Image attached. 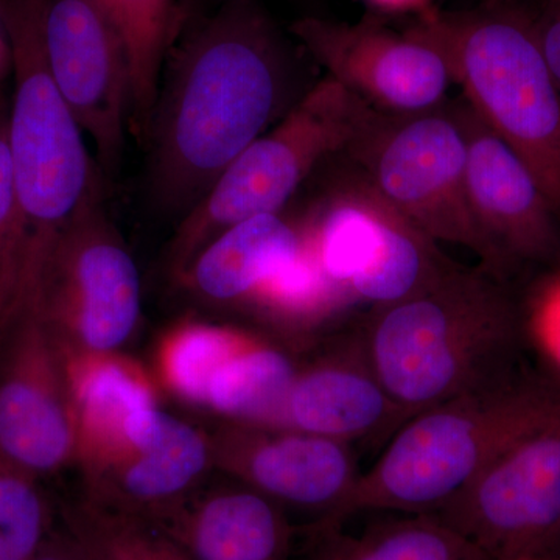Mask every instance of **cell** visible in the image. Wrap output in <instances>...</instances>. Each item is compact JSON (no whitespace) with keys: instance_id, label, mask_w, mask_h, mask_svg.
Masks as SVG:
<instances>
[{"instance_id":"32","label":"cell","mask_w":560,"mask_h":560,"mask_svg":"<svg viewBox=\"0 0 560 560\" xmlns=\"http://www.w3.org/2000/svg\"><path fill=\"white\" fill-rule=\"evenodd\" d=\"M223 2L224 0H178V35L191 21L202 16V14L209 13L210 10L215 9V7H219L220 3ZM176 38H178V36H176Z\"/></svg>"},{"instance_id":"33","label":"cell","mask_w":560,"mask_h":560,"mask_svg":"<svg viewBox=\"0 0 560 560\" xmlns=\"http://www.w3.org/2000/svg\"><path fill=\"white\" fill-rule=\"evenodd\" d=\"M544 556H548V558H560V523L555 537H552L550 547H548V550Z\"/></svg>"},{"instance_id":"28","label":"cell","mask_w":560,"mask_h":560,"mask_svg":"<svg viewBox=\"0 0 560 560\" xmlns=\"http://www.w3.org/2000/svg\"><path fill=\"white\" fill-rule=\"evenodd\" d=\"M522 334L560 382V264L541 276L521 305Z\"/></svg>"},{"instance_id":"35","label":"cell","mask_w":560,"mask_h":560,"mask_svg":"<svg viewBox=\"0 0 560 560\" xmlns=\"http://www.w3.org/2000/svg\"><path fill=\"white\" fill-rule=\"evenodd\" d=\"M7 47L3 39L0 38V68H2L3 61H5Z\"/></svg>"},{"instance_id":"4","label":"cell","mask_w":560,"mask_h":560,"mask_svg":"<svg viewBox=\"0 0 560 560\" xmlns=\"http://www.w3.org/2000/svg\"><path fill=\"white\" fill-rule=\"evenodd\" d=\"M47 3L9 0L5 5L14 68L9 142L24 232L20 313L38 301L40 280L62 232L103 187L101 167L47 66Z\"/></svg>"},{"instance_id":"14","label":"cell","mask_w":560,"mask_h":560,"mask_svg":"<svg viewBox=\"0 0 560 560\" xmlns=\"http://www.w3.org/2000/svg\"><path fill=\"white\" fill-rule=\"evenodd\" d=\"M0 456L39 478L77 463L65 355L38 312L21 313L0 346Z\"/></svg>"},{"instance_id":"10","label":"cell","mask_w":560,"mask_h":560,"mask_svg":"<svg viewBox=\"0 0 560 560\" xmlns=\"http://www.w3.org/2000/svg\"><path fill=\"white\" fill-rule=\"evenodd\" d=\"M433 515L490 560L544 556L560 523V412L514 442Z\"/></svg>"},{"instance_id":"1","label":"cell","mask_w":560,"mask_h":560,"mask_svg":"<svg viewBox=\"0 0 560 560\" xmlns=\"http://www.w3.org/2000/svg\"><path fill=\"white\" fill-rule=\"evenodd\" d=\"M282 33L250 0L187 24L162 73L149 131L151 197L180 220L298 101Z\"/></svg>"},{"instance_id":"26","label":"cell","mask_w":560,"mask_h":560,"mask_svg":"<svg viewBox=\"0 0 560 560\" xmlns=\"http://www.w3.org/2000/svg\"><path fill=\"white\" fill-rule=\"evenodd\" d=\"M43 478L0 456V560L31 559L57 525Z\"/></svg>"},{"instance_id":"22","label":"cell","mask_w":560,"mask_h":560,"mask_svg":"<svg viewBox=\"0 0 560 560\" xmlns=\"http://www.w3.org/2000/svg\"><path fill=\"white\" fill-rule=\"evenodd\" d=\"M116 24L131 70L130 135L147 142L165 61L179 28L178 0H101Z\"/></svg>"},{"instance_id":"34","label":"cell","mask_w":560,"mask_h":560,"mask_svg":"<svg viewBox=\"0 0 560 560\" xmlns=\"http://www.w3.org/2000/svg\"><path fill=\"white\" fill-rule=\"evenodd\" d=\"M510 560H560V558H548V556H522Z\"/></svg>"},{"instance_id":"5","label":"cell","mask_w":560,"mask_h":560,"mask_svg":"<svg viewBox=\"0 0 560 560\" xmlns=\"http://www.w3.org/2000/svg\"><path fill=\"white\" fill-rule=\"evenodd\" d=\"M407 32L440 51L464 101L529 165L560 217V86L533 14L511 0H488L438 9Z\"/></svg>"},{"instance_id":"15","label":"cell","mask_w":560,"mask_h":560,"mask_svg":"<svg viewBox=\"0 0 560 560\" xmlns=\"http://www.w3.org/2000/svg\"><path fill=\"white\" fill-rule=\"evenodd\" d=\"M213 470L283 510L311 512L324 525L359 480L350 444L289 429L224 422L210 431Z\"/></svg>"},{"instance_id":"24","label":"cell","mask_w":560,"mask_h":560,"mask_svg":"<svg viewBox=\"0 0 560 560\" xmlns=\"http://www.w3.org/2000/svg\"><path fill=\"white\" fill-rule=\"evenodd\" d=\"M60 517L84 560H191L153 522L105 506L81 492L61 504Z\"/></svg>"},{"instance_id":"19","label":"cell","mask_w":560,"mask_h":560,"mask_svg":"<svg viewBox=\"0 0 560 560\" xmlns=\"http://www.w3.org/2000/svg\"><path fill=\"white\" fill-rule=\"evenodd\" d=\"M210 470L208 431L162 411L150 436L127 458L83 481L81 493L154 522L201 488Z\"/></svg>"},{"instance_id":"31","label":"cell","mask_w":560,"mask_h":560,"mask_svg":"<svg viewBox=\"0 0 560 560\" xmlns=\"http://www.w3.org/2000/svg\"><path fill=\"white\" fill-rule=\"evenodd\" d=\"M370 9L390 16H429L438 10L434 0H363Z\"/></svg>"},{"instance_id":"23","label":"cell","mask_w":560,"mask_h":560,"mask_svg":"<svg viewBox=\"0 0 560 560\" xmlns=\"http://www.w3.org/2000/svg\"><path fill=\"white\" fill-rule=\"evenodd\" d=\"M313 560H490L480 547L433 514L371 525L360 536L315 530Z\"/></svg>"},{"instance_id":"17","label":"cell","mask_w":560,"mask_h":560,"mask_svg":"<svg viewBox=\"0 0 560 560\" xmlns=\"http://www.w3.org/2000/svg\"><path fill=\"white\" fill-rule=\"evenodd\" d=\"M65 361L77 422L75 464L90 480L142 444L162 408L147 372L121 352Z\"/></svg>"},{"instance_id":"12","label":"cell","mask_w":560,"mask_h":560,"mask_svg":"<svg viewBox=\"0 0 560 560\" xmlns=\"http://www.w3.org/2000/svg\"><path fill=\"white\" fill-rule=\"evenodd\" d=\"M466 139L467 198L489 250V272L504 280L529 265L560 261V217L529 165L470 108L452 102Z\"/></svg>"},{"instance_id":"8","label":"cell","mask_w":560,"mask_h":560,"mask_svg":"<svg viewBox=\"0 0 560 560\" xmlns=\"http://www.w3.org/2000/svg\"><path fill=\"white\" fill-rule=\"evenodd\" d=\"M342 156L434 242L464 246L489 271L488 246L467 198L466 139L452 102L410 116L375 110Z\"/></svg>"},{"instance_id":"29","label":"cell","mask_w":560,"mask_h":560,"mask_svg":"<svg viewBox=\"0 0 560 560\" xmlns=\"http://www.w3.org/2000/svg\"><path fill=\"white\" fill-rule=\"evenodd\" d=\"M530 14L545 60L560 86V0H544L539 13Z\"/></svg>"},{"instance_id":"11","label":"cell","mask_w":560,"mask_h":560,"mask_svg":"<svg viewBox=\"0 0 560 560\" xmlns=\"http://www.w3.org/2000/svg\"><path fill=\"white\" fill-rule=\"evenodd\" d=\"M46 55L51 79L97 153L102 173L119 168L131 120L127 47L101 0H49Z\"/></svg>"},{"instance_id":"30","label":"cell","mask_w":560,"mask_h":560,"mask_svg":"<svg viewBox=\"0 0 560 560\" xmlns=\"http://www.w3.org/2000/svg\"><path fill=\"white\" fill-rule=\"evenodd\" d=\"M27 560H84L77 541L65 526H57L49 539Z\"/></svg>"},{"instance_id":"7","label":"cell","mask_w":560,"mask_h":560,"mask_svg":"<svg viewBox=\"0 0 560 560\" xmlns=\"http://www.w3.org/2000/svg\"><path fill=\"white\" fill-rule=\"evenodd\" d=\"M374 114V108L330 77L312 84L179 221L168 246L173 276L221 232L289 208L313 173L342 156Z\"/></svg>"},{"instance_id":"25","label":"cell","mask_w":560,"mask_h":560,"mask_svg":"<svg viewBox=\"0 0 560 560\" xmlns=\"http://www.w3.org/2000/svg\"><path fill=\"white\" fill-rule=\"evenodd\" d=\"M248 331L205 320H184L172 327L158 349L162 385L178 399L201 408L210 378Z\"/></svg>"},{"instance_id":"2","label":"cell","mask_w":560,"mask_h":560,"mask_svg":"<svg viewBox=\"0 0 560 560\" xmlns=\"http://www.w3.org/2000/svg\"><path fill=\"white\" fill-rule=\"evenodd\" d=\"M372 371L408 418L508 374L523 337L504 280L453 264L429 285L355 324Z\"/></svg>"},{"instance_id":"13","label":"cell","mask_w":560,"mask_h":560,"mask_svg":"<svg viewBox=\"0 0 560 560\" xmlns=\"http://www.w3.org/2000/svg\"><path fill=\"white\" fill-rule=\"evenodd\" d=\"M290 32L327 77L378 113L410 116L440 108L455 84L440 51L375 18L348 24L308 16Z\"/></svg>"},{"instance_id":"21","label":"cell","mask_w":560,"mask_h":560,"mask_svg":"<svg viewBox=\"0 0 560 560\" xmlns=\"http://www.w3.org/2000/svg\"><path fill=\"white\" fill-rule=\"evenodd\" d=\"M298 370L289 349L248 331L210 378L201 408L224 422L279 429Z\"/></svg>"},{"instance_id":"18","label":"cell","mask_w":560,"mask_h":560,"mask_svg":"<svg viewBox=\"0 0 560 560\" xmlns=\"http://www.w3.org/2000/svg\"><path fill=\"white\" fill-rule=\"evenodd\" d=\"M231 481L205 482L154 525L191 560H291L294 529L285 510Z\"/></svg>"},{"instance_id":"6","label":"cell","mask_w":560,"mask_h":560,"mask_svg":"<svg viewBox=\"0 0 560 560\" xmlns=\"http://www.w3.org/2000/svg\"><path fill=\"white\" fill-rule=\"evenodd\" d=\"M296 213L302 259L340 320L411 296L452 264L349 161Z\"/></svg>"},{"instance_id":"27","label":"cell","mask_w":560,"mask_h":560,"mask_svg":"<svg viewBox=\"0 0 560 560\" xmlns=\"http://www.w3.org/2000/svg\"><path fill=\"white\" fill-rule=\"evenodd\" d=\"M24 279V232L14 183L9 119L0 114V346L18 318Z\"/></svg>"},{"instance_id":"9","label":"cell","mask_w":560,"mask_h":560,"mask_svg":"<svg viewBox=\"0 0 560 560\" xmlns=\"http://www.w3.org/2000/svg\"><path fill=\"white\" fill-rule=\"evenodd\" d=\"M35 311L65 355L119 353L135 337L142 318L138 265L105 208L103 187L62 232Z\"/></svg>"},{"instance_id":"20","label":"cell","mask_w":560,"mask_h":560,"mask_svg":"<svg viewBox=\"0 0 560 560\" xmlns=\"http://www.w3.org/2000/svg\"><path fill=\"white\" fill-rule=\"evenodd\" d=\"M287 209L221 232L175 278L200 301L248 308L267 283L300 256V217Z\"/></svg>"},{"instance_id":"3","label":"cell","mask_w":560,"mask_h":560,"mask_svg":"<svg viewBox=\"0 0 560 560\" xmlns=\"http://www.w3.org/2000/svg\"><path fill=\"white\" fill-rule=\"evenodd\" d=\"M560 412L558 378L501 375L412 416L360 474L329 521L338 529L366 511L433 514L514 442Z\"/></svg>"},{"instance_id":"16","label":"cell","mask_w":560,"mask_h":560,"mask_svg":"<svg viewBox=\"0 0 560 560\" xmlns=\"http://www.w3.org/2000/svg\"><path fill=\"white\" fill-rule=\"evenodd\" d=\"M300 363L279 429L346 442L393 436L408 416L372 371L355 326Z\"/></svg>"},{"instance_id":"36","label":"cell","mask_w":560,"mask_h":560,"mask_svg":"<svg viewBox=\"0 0 560 560\" xmlns=\"http://www.w3.org/2000/svg\"><path fill=\"white\" fill-rule=\"evenodd\" d=\"M482 2H488V0H482Z\"/></svg>"}]
</instances>
